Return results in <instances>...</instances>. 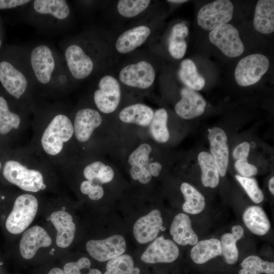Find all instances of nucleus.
Listing matches in <instances>:
<instances>
[{
  "label": "nucleus",
  "mask_w": 274,
  "mask_h": 274,
  "mask_svg": "<svg viewBox=\"0 0 274 274\" xmlns=\"http://www.w3.org/2000/svg\"><path fill=\"white\" fill-rule=\"evenodd\" d=\"M74 135L73 123L71 119L65 115L59 114L51 119L44 130L41 145L47 155L56 157Z\"/></svg>",
  "instance_id": "f257e3e1"
},
{
  "label": "nucleus",
  "mask_w": 274,
  "mask_h": 274,
  "mask_svg": "<svg viewBox=\"0 0 274 274\" xmlns=\"http://www.w3.org/2000/svg\"><path fill=\"white\" fill-rule=\"evenodd\" d=\"M3 174L8 181L24 191L37 192L46 187L43 175L40 170L29 168L16 160L7 161L4 166Z\"/></svg>",
  "instance_id": "f03ea898"
},
{
  "label": "nucleus",
  "mask_w": 274,
  "mask_h": 274,
  "mask_svg": "<svg viewBox=\"0 0 274 274\" xmlns=\"http://www.w3.org/2000/svg\"><path fill=\"white\" fill-rule=\"evenodd\" d=\"M38 208V201L33 195L25 193L18 196L6 222L7 230L14 234L24 232L33 220Z\"/></svg>",
  "instance_id": "7ed1b4c3"
},
{
  "label": "nucleus",
  "mask_w": 274,
  "mask_h": 274,
  "mask_svg": "<svg viewBox=\"0 0 274 274\" xmlns=\"http://www.w3.org/2000/svg\"><path fill=\"white\" fill-rule=\"evenodd\" d=\"M269 66L268 58L261 54L248 55L239 60L234 72L236 83L247 87L257 83L267 71Z\"/></svg>",
  "instance_id": "20e7f679"
},
{
  "label": "nucleus",
  "mask_w": 274,
  "mask_h": 274,
  "mask_svg": "<svg viewBox=\"0 0 274 274\" xmlns=\"http://www.w3.org/2000/svg\"><path fill=\"white\" fill-rule=\"evenodd\" d=\"M234 7L229 0H217L202 6L199 10L197 20L202 29L212 31L215 28L230 21L233 14Z\"/></svg>",
  "instance_id": "39448f33"
},
{
  "label": "nucleus",
  "mask_w": 274,
  "mask_h": 274,
  "mask_svg": "<svg viewBox=\"0 0 274 274\" xmlns=\"http://www.w3.org/2000/svg\"><path fill=\"white\" fill-rule=\"evenodd\" d=\"M209 40L212 44L229 57H238L244 51V45L237 29L228 23L211 31Z\"/></svg>",
  "instance_id": "423d86ee"
},
{
  "label": "nucleus",
  "mask_w": 274,
  "mask_h": 274,
  "mask_svg": "<svg viewBox=\"0 0 274 274\" xmlns=\"http://www.w3.org/2000/svg\"><path fill=\"white\" fill-rule=\"evenodd\" d=\"M121 97V89L118 80L107 75L101 77L98 88L93 95L94 103L98 110L104 114L114 112L118 108Z\"/></svg>",
  "instance_id": "0eeeda50"
},
{
  "label": "nucleus",
  "mask_w": 274,
  "mask_h": 274,
  "mask_svg": "<svg viewBox=\"0 0 274 274\" xmlns=\"http://www.w3.org/2000/svg\"><path fill=\"white\" fill-rule=\"evenodd\" d=\"M155 76L152 65L148 61L142 60L124 67L119 72V79L126 86L145 89L152 85Z\"/></svg>",
  "instance_id": "6e6552de"
},
{
  "label": "nucleus",
  "mask_w": 274,
  "mask_h": 274,
  "mask_svg": "<svg viewBox=\"0 0 274 274\" xmlns=\"http://www.w3.org/2000/svg\"><path fill=\"white\" fill-rule=\"evenodd\" d=\"M126 248L125 238L119 234L104 239L90 240L86 244V250L90 256L100 262L108 261L123 254Z\"/></svg>",
  "instance_id": "1a4fd4ad"
},
{
  "label": "nucleus",
  "mask_w": 274,
  "mask_h": 274,
  "mask_svg": "<svg viewBox=\"0 0 274 274\" xmlns=\"http://www.w3.org/2000/svg\"><path fill=\"white\" fill-rule=\"evenodd\" d=\"M179 255V249L176 244L160 236L149 245L141 259L146 263H170L176 260Z\"/></svg>",
  "instance_id": "9d476101"
},
{
  "label": "nucleus",
  "mask_w": 274,
  "mask_h": 274,
  "mask_svg": "<svg viewBox=\"0 0 274 274\" xmlns=\"http://www.w3.org/2000/svg\"><path fill=\"white\" fill-rule=\"evenodd\" d=\"M181 99L176 104V114L185 120L192 119L201 115L205 110L207 102L198 92L187 87L180 91Z\"/></svg>",
  "instance_id": "9b49d317"
},
{
  "label": "nucleus",
  "mask_w": 274,
  "mask_h": 274,
  "mask_svg": "<svg viewBox=\"0 0 274 274\" xmlns=\"http://www.w3.org/2000/svg\"><path fill=\"white\" fill-rule=\"evenodd\" d=\"M208 140L211 154L217 166L219 175L224 177L229 163V149L227 136L223 129L214 127L209 130Z\"/></svg>",
  "instance_id": "f8f14e48"
},
{
  "label": "nucleus",
  "mask_w": 274,
  "mask_h": 274,
  "mask_svg": "<svg viewBox=\"0 0 274 274\" xmlns=\"http://www.w3.org/2000/svg\"><path fill=\"white\" fill-rule=\"evenodd\" d=\"M102 121L101 116L97 110L88 108L78 110L73 123L76 139L81 143L88 141L94 130L101 125Z\"/></svg>",
  "instance_id": "ddd939ff"
},
{
  "label": "nucleus",
  "mask_w": 274,
  "mask_h": 274,
  "mask_svg": "<svg viewBox=\"0 0 274 274\" xmlns=\"http://www.w3.org/2000/svg\"><path fill=\"white\" fill-rule=\"evenodd\" d=\"M162 224L160 212L157 209L152 210L134 223L133 232L135 239L141 244L154 240L157 237Z\"/></svg>",
  "instance_id": "4468645a"
},
{
  "label": "nucleus",
  "mask_w": 274,
  "mask_h": 274,
  "mask_svg": "<svg viewBox=\"0 0 274 274\" xmlns=\"http://www.w3.org/2000/svg\"><path fill=\"white\" fill-rule=\"evenodd\" d=\"M30 62L37 80L42 84L48 83L55 68L51 50L46 45H40L31 51Z\"/></svg>",
  "instance_id": "2eb2a0df"
},
{
  "label": "nucleus",
  "mask_w": 274,
  "mask_h": 274,
  "mask_svg": "<svg viewBox=\"0 0 274 274\" xmlns=\"http://www.w3.org/2000/svg\"><path fill=\"white\" fill-rule=\"evenodd\" d=\"M51 244L52 239L47 231L40 226H34L23 232L19 246L20 254L23 258L30 259L40 248Z\"/></svg>",
  "instance_id": "dca6fc26"
},
{
  "label": "nucleus",
  "mask_w": 274,
  "mask_h": 274,
  "mask_svg": "<svg viewBox=\"0 0 274 274\" xmlns=\"http://www.w3.org/2000/svg\"><path fill=\"white\" fill-rule=\"evenodd\" d=\"M0 82L6 91L17 99L24 93L28 85L24 74L6 61L0 62Z\"/></svg>",
  "instance_id": "f3484780"
},
{
  "label": "nucleus",
  "mask_w": 274,
  "mask_h": 274,
  "mask_svg": "<svg viewBox=\"0 0 274 274\" xmlns=\"http://www.w3.org/2000/svg\"><path fill=\"white\" fill-rule=\"evenodd\" d=\"M65 58L68 69L75 78L85 79L92 72L93 61L79 46H68L65 51Z\"/></svg>",
  "instance_id": "a211bd4d"
},
{
  "label": "nucleus",
  "mask_w": 274,
  "mask_h": 274,
  "mask_svg": "<svg viewBox=\"0 0 274 274\" xmlns=\"http://www.w3.org/2000/svg\"><path fill=\"white\" fill-rule=\"evenodd\" d=\"M50 221L57 231L56 243L58 247L65 248L72 243L76 231V225L72 216L64 211L52 213Z\"/></svg>",
  "instance_id": "6ab92c4d"
},
{
  "label": "nucleus",
  "mask_w": 274,
  "mask_h": 274,
  "mask_svg": "<svg viewBox=\"0 0 274 274\" xmlns=\"http://www.w3.org/2000/svg\"><path fill=\"white\" fill-rule=\"evenodd\" d=\"M169 232L175 243L181 246H194L198 242V236L192 228L190 217L184 213L175 217Z\"/></svg>",
  "instance_id": "aec40b11"
},
{
  "label": "nucleus",
  "mask_w": 274,
  "mask_h": 274,
  "mask_svg": "<svg viewBox=\"0 0 274 274\" xmlns=\"http://www.w3.org/2000/svg\"><path fill=\"white\" fill-rule=\"evenodd\" d=\"M150 33V28L146 25H139L129 29L117 38L116 49L121 54L130 52L143 44Z\"/></svg>",
  "instance_id": "412c9836"
},
{
  "label": "nucleus",
  "mask_w": 274,
  "mask_h": 274,
  "mask_svg": "<svg viewBox=\"0 0 274 274\" xmlns=\"http://www.w3.org/2000/svg\"><path fill=\"white\" fill-rule=\"evenodd\" d=\"M256 30L262 34L274 31V1L259 0L257 3L253 20Z\"/></svg>",
  "instance_id": "4be33fe9"
},
{
  "label": "nucleus",
  "mask_w": 274,
  "mask_h": 274,
  "mask_svg": "<svg viewBox=\"0 0 274 274\" xmlns=\"http://www.w3.org/2000/svg\"><path fill=\"white\" fill-rule=\"evenodd\" d=\"M243 220L246 227L258 235L266 234L270 228V221L264 211L259 206L247 208L243 213Z\"/></svg>",
  "instance_id": "5701e85b"
},
{
  "label": "nucleus",
  "mask_w": 274,
  "mask_h": 274,
  "mask_svg": "<svg viewBox=\"0 0 274 274\" xmlns=\"http://www.w3.org/2000/svg\"><path fill=\"white\" fill-rule=\"evenodd\" d=\"M153 115L154 111L151 107L139 103L124 108L120 112L119 118L123 122L145 127L149 125Z\"/></svg>",
  "instance_id": "b1692460"
},
{
  "label": "nucleus",
  "mask_w": 274,
  "mask_h": 274,
  "mask_svg": "<svg viewBox=\"0 0 274 274\" xmlns=\"http://www.w3.org/2000/svg\"><path fill=\"white\" fill-rule=\"evenodd\" d=\"M221 254L220 241L212 238L198 242L191 249L190 257L194 263L201 264Z\"/></svg>",
  "instance_id": "393cba45"
},
{
  "label": "nucleus",
  "mask_w": 274,
  "mask_h": 274,
  "mask_svg": "<svg viewBox=\"0 0 274 274\" xmlns=\"http://www.w3.org/2000/svg\"><path fill=\"white\" fill-rule=\"evenodd\" d=\"M244 233L243 228L236 225L232 227L231 233H226L222 235L220 241L221 255L227 263L233 264L237 261L239 253L236 242L242 237Z\"/></svg>",
  "instance_id": "a878e982"
},
{
  "label": "nucleus",
  "mask_w": 274,
  "mask_h": 274,
  "mask_svg": "<svg viewBox=\"0 0 274 274\" xmlns=\"http://www.w3.org/2000/svg\"><path fill=\"white\" fill-rule=\"evenodd\" d=\"M188 34V28L185 23H178L173 27L168 39V50L174 58L180 59L185 55L187 46L185 38Z\"/></svg>",
  "instance_id": "bb28decb"
},
{
  "label": "nucleus",
  "mask_w": 274,
  "mask_h": 274,
  "mask_svg": "<svg viewBox=\"0 0 274 274\" xmlns=\"http://www.w3.org/2000/svg\"><path fill=\"white\" fill-rule=\"evenodd\" d=\"M197 160L201 171V182L206 187L215 188L219 183V174L215 160L207 152H200Z\"/></svg>",
  "instance_id": "cd10ccee"
},
{
  "label": "nucleus",
  "mask_w": 274,
  "mask_h": 274,
  "mask_svg": "<svg viewBox=\"0 0 274 274\" xmlns=\"http://www.w3.org/2000/svg\"><path fill=\"white\" fill-rule=\"evenodd\" d=\"M180 81L188 88L195 91L201 90L205 85V80L197 72L194 62L189 59L183 60L178 71Z\"/></svg>",
  "instance_id": "c85d7f7f"
},
{
  "label": "nucleus",
  "mask_w": 274,
  "mask_h": 274,
  "mask_svg": "<svg viewBox=\"0 0 274 274\" xmlns=\"http://www.w3.org/2000/svg\"><path fill=\"white\" fill-rule=\"evenodd\" d=\"M180 189L185 199L182 205L184 212L197 214L203 211L206 206L205 198L200 192L187 182L181 184Z\"/></svg>",
  "instance_id": "c756f323"
},
{
  "label": "nucleus",
  "mask_w": 274,
  "mask_h": 274,
  "mask_svg": "<svg viewBox=\"0 0 274 274\" xmlns=\"http://www.w3.org/2000/svg\"><path fill=\"white\" fill-rule=\"evenodd\" d=\"M33 7L39 14H50L60 20L66 18L70 13V8L64 0H36Z\"/></svg>",
  "instance_id": "7c9ffc66"
},
{
  "label": "nucleus",
  "mask_w": 274,
  "mask_h": 274,
  "mask_svg": "<svg viewBox=\"0 0 274 274\" xmlns=\"http://www.w3.org/2000/svg\"><path fill=\"white\" fill-rule=\"evenodd\" d=\"M83 176L86 180L101 185L108 183L113 179L114 172L110 166L101 161H95L84 167Z\"/></svg>",
  "instance_id": "2f4dec72"
},
{
  "label": "nucleus",
  "mask_w": 274,
  "mask_h": 274,
  "mask_svg": "<svg viewBox=\"0 0 274 274\" xmlns=\"http://www.w3.org/2000/svg\"><path fill=\"white\" fill-rule=\"evenodd\" d=\"M168 115L164 108L157 109L154 112L149 124L150 133L157 142L165 143L169 139V132L167 126Z\"/></svg>",
  "instance_id": "473e14b6"
},
{
  "label": "nucleus",
  "mask_w": 274,
  "mask_h": 274,
  "mask_svg": "<svg viewBox=\"0 0 274 274\" xmlns=\"http://www.w3.org/2000/svg\"><path fill=\"white\" fill-rule=\"evenodd\" d=\"M238 274H274V263L265 261L256 255H250L241 263Z\"/></svg>",
  "instance_id": "72a5a7b5"
},
{
  "label": "nucleus",
  "mask_w": 274,
  "mask_h": 274,
  "mask_svg": "<svg viewBox=\"0 0 274 274\" xmlns=\"http://www.w3.org/2000/svg\"><path fill=\"white\" fill-rule=\"evenodd\" d=\"M140 269L134 267L132 258L122 254L109 260L104 274H140Z\"/></svg>",
  "instance_id": "f704fd0d"
},
{
  "label": "nucleus",
  "mask_w": 274,
  "mask_h": 274,
  "mask_svg": "<svg viewBox=\"0 0 274 274\" xmlns=\"http://www.w3.org/2000/svg\"><path fill=\"white\" fill-rule=\"evenodd\" d=\"M21 121L18 115L9 110L6 100L0 96V133L5 134L18 129Z\"/></svg>",
  "instance_id": "c9c22d12"
},
{
  "label": "nucleus",
  "mask_w": 274,
  "mask_h": 274,
  "mask_svg": "<svg viewBox=\"0 0 274 274\" xmlns=\"http://www.w3.org/2000/svg\"><path fill=\"white\" fill-rule=\"evenodd\" d=\"M150 2L149 0H120L117 3V8L123 17L132 18L145 11Z\"/></svg>",
  "instance_id": "e433bc0d"
},
{
  "label": "nucleus",
  "mask_w": 274,
  "mask_h": 274,
  "mask_svg": "<svg viewBox=\"0 0 274 274\" xmlns=\"http://www.w3.org/2000/svg\"><path fill=\"white\" fill-rule=\"evenodd\" d=\"M152 147L148 143L140 145L129 156L128 163L140 169H149Z\"/></svg>",
  "instance_id": "4c0bfd02"
},
{
  "label": "nucleus",
  "mask_w": 274,
  "mask_h": 274,
  "mask_svg": "<svg viewBox=\"0 0 274 274\" xmlns=\"http://www.w3.org/2000/svg\"><path fill=\"white\" fill-rule=\"evenodd\" d=\"M235 179L246 192L250 198L255 203H259L264 199V194L257 181L253 178L236 175Z\"/></svg>",
  "instance_id": "58836bf2"
},
{
  "label": "nucleus",
  "mask_w": 274,
  "mask_h": 274,
  "mask_svg": "<svg viewBox=\"0 0 274 274\" xmlns=\"http://www.w3.org/2000/svg\"><path fill=\"white\" fill-rule=\"evenodd\" d=\"M91 262L86 257H82L76 262L66 263L63 270L66 274H102L96 268H90Z\"/></svg>",
  "instance_id": "ea45409f"
},
{
  "label": "nucleus",
  "mask_w": 274,
  "mask_h": 274,
  "mask_svg": "<svg viewBox=\"0 0 274 274\" xmlns=\"http://www.w3.org/2000/svg\"><path fill=\"white\" fill-rule=\"evenodd\" d=\"M81 192L87 195L90 199L97 200L104 195V190L101 185L88 180L83 181L80 187Z\"/></svg>",
  "instance_id": "a19ab883"
},
{
  "label": "nucleus",
  "mask_w": 274,
  "mask_h": 274,
  "mask_svg": "<svg viewBox=\"0 0 274 274\" xmlns=\"http://www.w3.org/2000/svg\"><path fill=\"white\" fill-rule=\"evenodd\" d=\"M234 167L239 176L243 177L251 178L256 175L258 172L257 168L253 164L249 163L247 159L236 160Z\"/></svg>",
  "instance_id": "79ce46f5"
},
{
  "label": "nucleus",
  "mask_w": 274,
  "mask_h": 274,
  "mask_svg": "<svg viewBox=\"0 0 274 274\" xmlns=\"http://www.w3.org/2000/svg\"><path fill=\"white\" fill-rule=\"evenodd\" d=\"M250 149V145L247 142H243L235 147L233 151V157L237 160L247 159Z\"/></svg>",
  "instance_id": "37998d69"
},
{
  "label": "nucleus",
  "mask_w": 274,
  "mask_h": 274,
  "mask_svg": "<svg viewBox=\"0 0 274 274\" xmlns=\"http://www.w3.org/2000/svg\"><path fill=\"white\" fill-rule=\"evenodd\" d=\"M28 0H0V9H6L15 8L25 5Z\"/></svg>",
  "instance_id": "c03bdc74"
},
{
  "label": "nucleus",
  "mask_w": 274,
  "mask_h": 274,
  "mask_svg": "<svg viewBox=\"0 0 274 274\" xmlns=\"http://www.w3.org/2000/svg\"><path fill=\"white\" fill-rule=\"evenodd\" d=\"M149 170L152 177H158L162 170L161 164L158 162H150L149 165Z\"/></svg>",
  "instance_id": "a18cd8bd"
},
{
  "label": "nucleus",
  "mask_w": 274,
  "mask_h": 274,
  "mask_svg": "<svg viewBox=\"0 0 274 274\" xmlns=\"http://www.w3.org/2000/svg\"><path fill=\"white\" fill-rule=\"evenodd\" d=\"M47 274H66L63 270L58 267L51 269Z\"/></svg>",
  "instance_id": "49530a36"
},
{
  "label": "nucleus",
  "mask_w": 274,
  "mask_h": 274,
  "mask_svg": "<svg viewBox=\"0 0 274 274\" xmlns=\"http://www.w3.org/2000/svg\"><path fill=\"white\" fill-rule=\"evenodd\" d=\"M268 188L271 193L274 194V177H271L268 182Z\"/></svg>",
  "instance_id": "de8ad7c7"
},
{
  "label": "nucleus",
  "mask_w": 274,
  "mask_h": 274,
  "mask_svg": "<svg viewBox=\"0 0 274 274\" xmlns=\"http://www.w3.org/2000/svg\"><path fill=\"white\" fill-rule=\"evenodd\" d=\"M187 1H186V0H169V1H167V2H168L172 3H174V4H181V3H184L187 2Z\"/></svg>",
  "instance_id": "09e8293b"
},
{
  "label": "nucleus",
  "mask_w": 274,
  "mask_h": 274,
  "mask_svg": "<svg viewBox=\"0 0 274 274\" xmlns=\"http://www.w3.org/2000/svg\"><path fill=\"white\" fill-rule=\"evenodd\" d=\"M165 230V228L164 227H163V226L161 227V229H160V230L163 231Z\"/></svg>",
  "instance_id": "8fccbe9b"
},
{
  "label": "nucleus",
  "mask_w": 274,
  "mask_h": 274,
  "mask_svg": "<svg viewBox=\"0 0 274 274\" xmlns=\"http://www.w3.org/2000/svg\"><path fill=\"white\" fill-rule=\"evenodd\" d=\"M1 167H2V164H1V162H0V170H1Z\"/></svg>",
  "instance_id": "3c124183"
},
{
  "label": "nucleus",
  "mask_w": 274,
  "mask_h": 274,
  "mask_svg": "<svg viewBox=\"0 0 274 274\" xmlns=\"http://www.w3.org/2000/svg\"><path fill=\"white\" fill-rule=\"evenodd\" d=\"M1 45H2V42H1V40H0V47H1Z\"/></svg>",
  "instance_id": "603ef678"
},
{
  "label": "nucleus",
  "mask_w": 274,
  "mask_h": 274,
  "mask_svg": "<svg viewBox=\"0 0 274 274\" xmlns=\"http://www.w3.org/2000/svg\"><path fill=\"white\" fill-rule=\"evenodd\" d=\"M0 265H1V262H0Z\"/></svg>",
  "instance_id": "864d4df0"
}]
</instances>
